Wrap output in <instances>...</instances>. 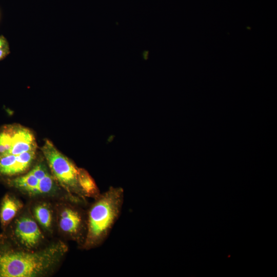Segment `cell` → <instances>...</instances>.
Instances as JSON below:
<instances>
[{"label": "cell", "instance_id": "obj_2", "mask_svg": "<svg viewBox=\"0 0 277 277\" xmlns=\"http://www.w3.org/2000/svg\"><path fill=\"white\" fill-rule=\"evenodd\" d=\"M124 199L121 187H110L95 199L87 213V229L81 246L86 250L102 245L118 220Z\"/></svg>", "mask_w": 277, "mask_h": 277}, {"label": "cell", "instance_id": "obj_12", "mask_svg": "<svg viewBox=\"0 0 277 277\" xmlns=\"http://www.w3.org/2000/svg\"><path fill=\"white\" fill-rule=\"evenodd\" d=\"M9 53L8 44L6 39L0 36V61L5 58Z\"/></svg>", "mask_w": 277, "mask_h": 277}, {"label": "cell", "instance_id": "obj_1", "mask_svg": "<svg viewBox=\"0 0 277 277\" xmlns=\"http://www.w3.org/2000/svg\"><path fill=\"white\" fill-rule=\"evenodd\" d=\"M68 250L62 242L39 250L14 246L0 238V277H36L47 274L60 263Z\"/></svg>", "mask_w": 277, "mask_h": 277}, {"label": "cell", "instance_id": "obj_10", "mask_svg": "<svg viewBox=\"0 0 277 277\" xmlns=\"http://www.w3.org/2000/svg\"><path fill=\"white\" fill-rule=\"evenodd\" d=\"M32 214L35 220L44 230L52 231L53 213L49 204L44 202L37 203L32 208Z\"/></svg>", "mask_w": 277, "mask_h": 277}, {"label": "cell", "instance_id": "obj_6", "mask_svg": "<svg viewBox=\"0 0 277 277\" xmlns=\"http://www.w3.org/2000/svg\"><path fill=\"white\" fill-rule=\"evenodd\" d=\"M10 236L15 245L28 250L37 249L44 239L38 223L33 216L28 214L15 219Z\"/></svg>", "mask_w": 277, "mask_h": 277}, {"label": "cell", "instance_id": "obj_5", "mask_svg": "<svg viewBox=\"0 0 277 277\" xmlns=\"http://www.w3.org/2000/svg\"><path fill=\"white\" fill-rule=\"evenodd\" d=\"M35 137L29 129L18 124H9L0 128V157L17 155L36 151Z\"/></svg>", "mask_w": 277, "mask_h": 277}, {"label": "cell", "instance_id": "obj_4", "mask_svg": "<svg viewBox=\"0 0 277 277\" xmlns=\"http://www.w3.org/2000/svg\"><path fill=\"white\" fill-rule=\"evenodd\" d=\"M6 181L11 187L31 197L52 195L57 191V183L46 165L41 163L27 173Z\"/></svg>", "mask_w": 277, "mask_h": 277}, {"label": "cell", "instance_id": "obj_8", "mask_svg": "<svg viewBox=\"0 0 277 277\" xmlns=\"http://www.w3.org/2000/svg\"><path fill=\"white\" fill-rule=\"evenodd\" d=\"M36 151L22 153L17 155L0 157V176L7 179L22 174L33 162Z\"/></svg>", "mask_w": 277, "mask_h": 277}, {"label": "cell", "instance_id": "obj_3", "mask_svg": "<svg viewBox=\"0 0 277 277\" xmlns=\"http://www.w3.org/2000/svg\"><path fill=\"white\" fill-rule=\"evenodd\" d=\"M42 151L57 184L75 202L85 203L86 197L78 182V168L48 140H45Z\"/></svg>", "mask_w": 277, "mask_h": 277}, {"label": "cell", "instance_id": "obj_7", "mask_svg": "<svg viewBox=\"0 0 277 277\" xmlns=\"http://www.w3.org/2000/svg\"><path fill=\"white\" fill-rule=\"evenodd\" d=\"M57 223L63 233L82 245L86 233L87 214L80 208L67 204L60 206Z\"/></svg>", "mask_w": 277, "mask_h": 277}, {"label": "cell", "instance_id": "obj_9", "mask_svg": "<svg viewBox=\"0 0 277 277\" xmlns=\"http://www.w3.org/2000/svg\"><path fill=\"white\" fill-rule=\"evenodd\" d=\"M23 203L11 193H6L0 203V224L6 230L23 207Z\"/></svg>", "mask_w": 277, "mask_h": 277}, {"label": "cell", "instance_id": "obj_11", "mask_svg": "<svg viewBox=\"0 0 277 277\" xmlns=\"http://www.w3.org/2000/svg\"><path fill=\"white\" fill-rule=\"evenodd\" d=\"M78 182L80 188L85 197L96 199L100 192L94 180L84 168H78Z\"/></svg>", "mask_w": 277, "mask_h": 277}]
</instances>
